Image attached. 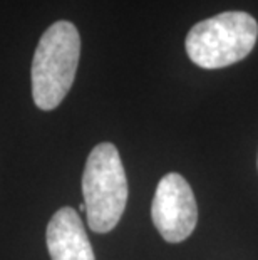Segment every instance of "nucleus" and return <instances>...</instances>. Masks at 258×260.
Masks as SVG:
<instances>
[{
	"mask_svg": "<svg viewBox=\"0 0 258 260\" xmlns=\"http://www.w3.org/2000/svg\"><path fill=\"white\" fill-rule=\"evenodd\" d=\"M81 37L72 22L59 20L44 32L32 59V98L42 111L56 109L74 84Z\"/></svg>",
	"mask_w": 258,
	"mask_h": 260,
	"instance_id": "obj_1",
	"label": "nucleus"
},
{
	"mask_svg": "<svg viewBox=\"0 0 258 260\" xmlns=\"http://www.w3.org/2000/svg\"><path fill=\"white\" fill-rule=\"evenodd\" d=\"M82 195L89 229L96 234L111 232L128 203V180L113 143H101L89 153L82 175Z\"/></svg>",
	"mask_w": 258,
	"mask_h": 260,
	"instance_id": "obj_2",
	"label": "nucleus"
},
{
	"mask_svg": "<svg viewBox=\"0 0 258 260\" xmlns=\"http://www.w3.org/2000/svg\"><path fill=\"white\" fill-rule=\"evenodd\" d=\"M256 39L258 24L250 14L223 12L191 27L186 54L203 69H222L248 56Z\"/></svg>",
	"mask_w": 258,
	"mask_h": 260,
	"instance_id": "obj_3",
	"label": "nucleus"
},
{
	"mask_svg": "<svg viewBox=\"0 0 258 260\" xmlns=\"http://www.w3.org/2000/svg\"><path fill=\"white\" fill-rule=\"evenodd\" d=\"M151 218L159 235L169 243L186 240L198 222L195 193L183 176L168 173L159 180L151 205Z\"/></svg>",
	"mask_w": 258,
	"mask_h": 260,
	"instance_id": "obj_4",
	"label": "nucleus"
},
{
	"mask_svg": "<svg viewBox=\"0 0 258 260\" xmlns=\"http://www.w3.org/2000/svg\"><path fill=\"white\" fill-rule=\"evenodd\" d=\"M47 250L52 260H96L79 213L62 207L47 225Z\"/></svg>",
	"mask_w": 258,
	"mask_h": 260,
	"instance_id": "obj_5",
	"label": "nucleus"
}]
</instances>
